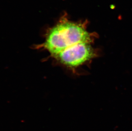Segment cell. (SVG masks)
Segmentation results:
<instances>
[{"instance_id":"obj_1","label":"cell","mask_w":132,"mask_h":131,"mask_svg":"<svg viewBox=\"0 0 132 131\" xmlns=\"http://www.w3.org/2000/svg\"><path fill=\"white\" fill-rule=\"evenodd\" d=\"M87 25L86 21L73 22L63 15L36 49L45 50L58 64L75 71L97 55L93 47L97 35L89 32Z\"/></svg>"}]
</instances>
